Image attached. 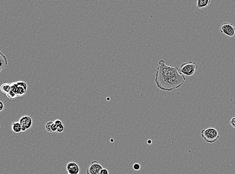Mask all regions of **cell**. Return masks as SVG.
<instances>
[{"label":"cell","instance_id":"44dd1931","mask_svg":"<svg viewBox=\"0 0 235 174\" xmlns=\"http://www.w3.org/2000/svg\"><path fill=\"white\" fill-rule=\"evenodd\" d=\"M4 109V104L2 102H0V111L2 112V110Z\"/></svg>","mask_w":235,"mask_h":174},{"label":"cell","instance_id":"5b68a950","mask_svg":"<svg viewBox=\"0 0 235 174\" xmlns=\"http://www.w3.org/2000/svg\"><path fill=\"white\" fill-rule=\"evenodd\" d=\"M220 32L229 37H234L235 35V27L232 23H225L221 26Z\"/></svg>","mask_w":235,"mask_h":174},{"label":"cell","instance_id":"7402d4cb","mask_svg":"<svg viewBox=\"0 0 235 174\" xmlns=\"http://www.w3.org/2000/svg\"><path fill=\"white\" fill-rule=\"evenodd\" d=\"M27 129H25V128L22 127V129H21V132H26Z\"/></svg>","mask_w":235,"mask_h":174},{"label":"cell","instance_id":"277c9868","mask_svg":"<svg viewBox=\"0 0 235 174\" xmlns=\"http://www.w3.org/2000/svg\"><path fill=\"white\" fill-rule=\"evenodd\" d=\"M11 88L18 97H22L26 94L27 91V85L23 81H18L11 83Z\"/></svg>","mask_w":235,"mask_h":174},{"label":"cell","instance_id":"603a6c76","mask_svg":"<svg viewBox=\"0 0 235 174\" xmlns=\"http://www.w3.org/2000/svg\"><path fill=\"white\" fill-rule=\"evenodd\" d=\"M148 144H152V140H148Z\"/></svg>","mask_w":235,"mask_h":174},{"label":"cell","instance_id":"3957f363","mask_svg":"<svg viewBox=\"0 0 235 174\" xmlns=\"http://www.w3.org/2000/svg\"><path fill=\"white\" fill-rule=\"evenodd\" d=\"M198 68V66L195 62L189 61L181 64L178 71L183 75L191 76L194 74Z\"/></svg>","mask_w":235,"mask_h":174},{"label":"cell","instance_id":"7a4b0ae2","mask_svg":"<svg viewBox=\"0 0 235 174\" xmlns=\"http://www.w3.org/2000/svg\"><path fill=\"white\" fill-rule=\"evenodd\" d=\"M201 136L203 140L209 144H213L219 139V132L214 127H209L202 129L201 132Z\"/></svg>","mask_w":235,"mask_h":174},{"label":"cell","instance_id":"9c48e42d","mask_svg":"<svg viewBox=\"0 0 235 174\" xmlns=\"http://www.w3.org/2000/svg\"><path fill=\"white\" fill-rule=\"evenodd\" d=\"M0 73H1L2 71L5 69L7 67V65L8 64V62L6 56L1 51L0 52Z\"/></svg>","mask_w":235,"mask_h":174},{"label":"cell","instance_id":"9a60e30c","mask_svg":"<svg viewBox=\"0 0 235 174\" xmlns=\"http://www.w3.org/2000/svg\"><path fill=\"white\" fill-rule=\"evenodd\" d=\"M64 129V126L63 124L59 125H57V130L56 132L58 133H61L63 132V130Z\"/></svg>","mask_w":235,"mask_h":174},{"label":"cell","instance_id":"ffe728a7","mask_svg":"<svg viewBox=\"0 0 235 174\" xmlns=\"http://www.w3.org/2000/svg\"><path fill=\"white\" fill-rule=\"evenodd\" d=\"M54 123H55V124L57 125H59L63 124H62V122L60 120H58V119L55 120L54 121Z\"/></svg>","mask_w":235,"mask_h":174},{"label":"cell","instance_id":"d6986e66","mask_svg":"<svg viewBox=\"0 0 235 174\" xmlns=\"http://www.w3.org/2000/svg\"><path fill=\"white\" fill-rule=\"evenodd\" d=\"M100 174H109V172L107 169L103 168L100 171Z\"/></svg>","mask_w":235,"mask_h":174},{"label":"cell","instance_id":"52a82bcc","mask_svg":"<svg viewBox=\"0 0 235 174\" xmlns=\"http://www.w3.org/2000/svg\"><path fill=\"white\" fill-rule=\"evenodd\" d=\"M67 174H79L80 168L78 164L74 162H69L66 166Z\"/></svg>","mask_w":235,"mask_h":174},{"label":"cell","instance_id":"6da1fadb","mask_svg":"<svg viewBox=\"0 0 235 174\" xmlns=\"http://www.w3.org/2000/svg\"><path fill=\"white\" fill-rule=\"evenodd\" d=\"M186 81L185 75L179 72L177 67L168 66L164 59L159 61L155 79L159 89L166 92H171L180 88Z\"/></svg>","mask_w":235,"mask_h":174},{"label":"cell","instance_id":"5bb4252c","mask_svg":"<svg viewBox=\"0 0 235 174\" xmlns=\"http://www.w3.org/2000/svg\"><path fill=\"white\" fill-rule=\"evenodd\" d=\"M53 123V121H50L47 122L46 124L45 125V128H46V130L47 132H51V133L52 132V130H51V125Z\"/></svg>","mask_w":235,"mask_h":174},{"label":"cell","instance_id":"ac0fdd59","mask_svg":"<svg viewBox=\"0 0 235 174\" xmlns=\"http://www.w3.org/2000/svg\"><path fill=\"white\" fill-rule=\"evenodd\" d=\"M230 123L233 127L235 128V117L231 119V120H230Z\"/></svg>","mask_w":235,"mask_h":174},{"label":"cell","instance_id":"8992f818","mask_svg":"<svg viewBox=\"0 0 235 174\" xmlns=\"http://www.w3.org/2000/svg\"><path fill=\"white\" fill-rule=\"evenodd\" d=\"M102 166L97 160H93L86 170L87 174H100Z\"/></svg>","mask_w":235,"mask_h":174},{"label":"cell","instance_id":"7c38bea8","mask_svg":"<svg viewBox=\"0 0 235 174\" xmlns=\"http://www.w3.org/2000/svg\"><path fill=\"white\" fill-rule=\"evenodd\" d=\"M22 127V125L21 124L19 121V122H13L12 125H11L12 130L15 133H20V132H21Z\"/></svg>","mask_w":235,"mask_h":174},{"label":"cell","instance_id":"8fae6325","mask_svg":"<svg viewBox=\"0 0 235 174\" xmlns=\"http://www.w3.org/2000/svg\"><path fill=\"white\" fill-rule=\"evenodd\" d=\"M11 90H12L11 83H4L1 86V90L2 92L6 95L8 94Z\"/></svg>","mask_w":235,"mask_h":174},{"label":"cell","instance_id":"2e32d148","mask_svg":"<svg viewBox=\"0 0 235 174\" xmlns=\"http://www.w3.org/2000/svg\"><path fill=\"white\" fill-rule=\"evenodd\" d=\"M133 169L135 171H139L141 169V165L140 164L135 163L133 165Z\"/></svg>","mask_w":235,"mask_h":174},{"label":"cell","instance_id":"30bf717a","mask_svg":"<svg viewBox=\"0 0 235 174\" xmlns=\"http://www.w3.org/2000/svg\"><path fill=\"white\" fill-rule=\"evenodd\" d=\"M211 0H198L197 2V9L205 8L210 4Z\"/></svg>","mask_w":235,"mask_h":174},{"label":"cell","instance_id":"e0dca14e","mask_svg":"<svg viewBox=\"0 0 235 174\" xmlns=\"http://www.w3.org/2000/svg\"><path fill=\"white\" fill-rule=\"evenodd\" d=\"M57 125L55 124L54 123V122L51 125V130H52V132H56V130H57Z\"/></svg>","mask_w":235,"mask_h":174},{"label":"cell","instance_id":"4fadbf2b","mask_svg":"<svg viewBox=\"0 0 235 174\" xmlns=\"http://www.w3.org/2000/svg\"><path fill=\"white\" fill-rule=\"evenodd\" d=\"M7 96V97L9 99H11V100H14V99H16V98L18 97L17 95L15 93V92L11 90L10 91L9 93L8 94L6 95Z\"/></svg>","mask_w":235,"mask_h":174},{"label":"cell","instance_id":"ba28073f","mask_svg":"<svg viewBox=\"0 0 235 174\" xmlns=\"http://www.w3.org/2000/svg\"><path fill=\"white\" fill-rule=\"evenodd\" d=\"M19 122L22 127L25 128L27 130L30 129L33 125L32 119L28 115H25L22 116L20 119Z\"/></svg>","mask_w":235,"mask_h":174}]
</instances>
